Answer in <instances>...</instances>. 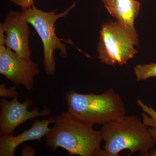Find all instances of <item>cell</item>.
<instances>
[{
  "mask_svg": "<svg viewBox=\"0 0 156 156\" xmlns=\"http://www.w3.org/2000/svg\"><path fill=\"white\" fill-rule=\"evenodd\" d=\"M39 65L30 59L20 57L7 48L0 55V74L15 86L23 85L28 91L34 87V78L40 74Z\"/></svg>",
  "mask_w": 156,
  "mask_h": 156,
  "instance_id": "obj_7",
  "label": "cell"
},
{
  "mask_svg": "<svg viewBox=\"0 0 156 156\" xmlns=\"http://www.w3.org/2000/svg\"><path fill=\"white\" fill-rule=\"evenodd\" d=\"M65 99L70 115L89 126L104 125L126 115L124 101L113 89L99 95L80 94L71 90Z\"/></svg>",
  "mask_w": 156,
  "mask_h": 156,
  "instance_id": "obj_3",
  "label": "cell"
},
{
  "mask_svg": "<svg viewBox=\"0 0 156 156\" xmlns=\"http://www.w3.org/2000/svg\"><path fill=\"white\" fill-rule=\"evenodd\" d=\"M19 93L17 91L16 86L9 88H6V85L3 83L0 85V96L2 97H9L11 98L18 97Z\"/></svg>",
  "mask_w": 156,
  "mask_h": 156,
  "instance_id": "obj_12",
  "label": "cell"
},
{
  "mask_svg": "<svg viewBox=\"0 0 156 156\" xmlns=\"http://www.w3.org/2000/svg\"><path fill=\"white\" fill-rule=\"evenodd\" d=\"M136 81L146 80L149 78L156 77V63L139 64L134 67Z\"/></svg>",
  "mask_w": 156,
  "mask_h": 156,
  "instance_id": "obj_11",
  "label": "cell"
},
{
  "mask_svg": "<svg viewBox=\"0 0 156 156\" xmlns=\"http://www.w3.org/2000/svg\"><path fill=\"white\" fill-rule=\"evenodd\" d=\"M76 5V2H74L65 11L58 14H56L58 11L56 9L45 12L37 9L35 6L22 12L27 22L32 25L41 40L44 47L43 63L48 75L54 76L56 71L54 56L55 50H59V55L62 57L65 58L68 56L66 45L61 42L64 40L58 38L56 36L55 23L59 18L66 17Z\"/></svg>",
  "mask_w": 156,
  "mask_h": 156,
  "instance_id": "obj_5",
  "label": "cell"
},
{
  "mask_svg": "<svg viewBox=\"0 0 156 156\" xmlns=\"http://www.w3.org/2000/svg\"><path fill=\"white\" fill-rule=\"evenodd\" d=\"M3 23H0V55L2 54L5 50V35Z\"/></svg>",
  "mask_w": 156,
  "mask_h": 156,
  "instance_id": "obj_15",
  "label": "cell"
},
{
  "mask_svg": "<svg viewBox=\"0 0 156 156\" xmlns=\"http://www.w3.org/2000/svg\"><path fill=\"white\" fill-rule=\"evenodd\" d=\"M11 2L20 6L22 11H26L35 6L34 0H10Z\"/></svg>",
  "mask_w": 156,
  "mask_h": 156,
  "instance_id": "obj_14",
  "label": "cell"
},
{
  "mask_svg": "<svg viewBox=\"0 0 156 156\" xmlns=\"http://www.w3.org/2000/svg\"><path fill=\"white\" fill-rule=\"evenodd\" d=\"M147 156H156V148L154 147L150 151V153H149Z\"/></svg>",
  "mask_w": 156,
  "mask_h": 156,
  "instance_id": "obj_18",
  "label": "cell"
},
{
  "mask_svg": "<svg viewBox=\"0 0 156 156\" xmlns=\"http://www.w3.org/2000/svg\"><path fill=\"white\" fill-rule=\"evenodd\" d=\"M55 118L50 117L48 119L40 121L37 119L31 127L21 134L14 136V134L1 136L0 156H15V151L17 146L23 143L33 140H41L50 130L48 126L54 123Z\"/></svg>",
  "mask_w": 156,
  "mask_h": 156,
  "instance_id": "obj_9",
  "label": "cell"
},
{
  "mask_svg": "<svg viewBox=\"0 0 156 156\" xmlns=\"http://www.w3.org/2000/svg\"><path fill=\"white\" fill-rule=\"evenodd\" d=\"M18 97L11 101L5 98L0 99V135L1 136L14 134V130L26 121L39 116L47 117L51 114V110L44 107L41 112L37 107H33L31 111H29V106L33 103L32 99L27 98L23 103L18 101Z\"/></svg>",
  "mask_w": 156,
  "mask_h": 156,
  "instance_id": "obj_6",
  "label": "cell"
},
{
  "mask_svg": "<svg viewBox=\"0 0 156 156\" xmlns=\"http://www.w3.org/2000/svg\"><path fill=\"white\" fill-rule=\"evenodd\" d=\"M53 124L46 135L47 145L53 150L60 147L69 155L95 156L101 149L103 139L100 131L75 119L67 112L57 115Z\"/></svg>",
  "mask_w": 156,
  "mask_h": 156,
  "instance_id": "obj_2",
  "label": "cell"
},
{
  "mask_svg": "<svg viewBox=\"0 0 156 156\" xmlns=\"http://www.w3.org/2000/svg\"><path fill=\"white\" fill-rule=\"evenodd\" d=\"M142 118L144 122L148 127L150 126L151 128H148V131L152 137L156 141V120L153 119L151 117L147 116L145 114H142Z\"/></svg>",
  "mask_w": 156,
  "mask_h": 156,
  "instance_id": "obj_13",
  "label": "cell"
},
{
  "mask_svg": "<svg viewBox=\"0 0 156 156\" xmlns=\"http://www.w3.org/2000/svg\"><path fill=\"white\" fill-rule=\"evenodd\" d=\"M105 142L104 150L99 156H117L128 149V156L136 152L147 156L156 145V141L148 131V127L138 117L125 115L103 125L100 130Z\"/></svg>",
  "mask_w": 156,
  "mask_h": 156,
  "instance_id": "obj_1",
  "label": "cell"
},
{
  "mask_svg": "<svg viewBox=\"0 0 156 156\" xmlns=\"http://www.w3.org/2000/svg\"><path fill=\"white\" fill-rule=\"evenodd\" d=\"M36 152V150L29 146H26L23 148L21 152L22 156H34Z\"/></svg>",
  "mask_w": 156,
  "mask_h": 156,
  "instance_id": "obj_16",
  "label": "cell"
},
{
  "mask_svg": "<svg viewBox=\"0 0 156 156\" xmlns=\"http://www.w3.org/2000/svg\"><path fill=\"white\" fill-rule=\"evenodd\" d=\"M6 47L10 48L23 59L30 60L29 46L30 30L28 23L22 12L10 11L4 23Z\"/></svg>",
  "mask_w": 156,
  "mask_h": 156,
  "instance_id": "obj_8",
  "label": "cell"
},
{
  "mask_svg": "<svg viewBox=\"0 0 156 156\" xmlns=\"http://www.w3.org/2000/svg\"><path fill=\"white\" fill-rule=\"evenodd\" d=\"M138 43L135 27L131 28L117 20L106 23L100 31L98 58L108 65H124L137 54L135 47Z\"/></svg>",
  "mask_w": 156,
  "mask_h": 156,
  "instance_id": "obj_4",
  "label": "cell"
},
{
  "mask_svg": "<svg viewBox=\"0 0 156 156\" xmlns=\"http://www.w3.org/2000/svg\"><path fill=\"white\" fill-rule=\"evenodd\" d=\"M144 111L148 114L152 119L156 120V112L152 108L146 106L144 109Z\"/></svg>",
  "mask_w": 156,
  "mask_h": 156,
  "instance_id": "obj_17",
  "label": "cell"
},
{
  "mask_svg": "<svg viewBox=\"0 0 156 156\" xmlns=\"http://www.w3.org/2000/svg\"><path fill=\"white\" fill-rule=\"evenodd\" d=\"M109 14L119 21L131 28L138 14L140 3L136 0H101Z\"/></svg>",
  "mask_w": 156,
  "mask_h": 156,
  "instance_id": "obj_10",
  "label": "cell"
}]
</instances>
